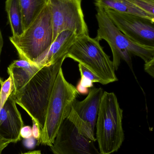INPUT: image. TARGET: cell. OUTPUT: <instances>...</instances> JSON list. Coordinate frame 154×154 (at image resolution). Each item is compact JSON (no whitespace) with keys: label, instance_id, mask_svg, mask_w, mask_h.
I'll use <instances>...</instances> for the list:
<instances>
[{"label":"cell","instance_id":"cell-18","mask_svg":"<svg viewBox=\"0 0 154 154\" xmlns=\"http://www.w3.org/2000/svg\"><path fill=\"white\" fill-rule=\"evenodd\" d=\"M143 10L146 13L154 16V0H127Z\"/></svg>","mask_w":154,"mask_h":154},{"label":"cell","instance_id":"cell-16","mask_svg":"<svg viewBox=\"0 0 154 154\" xmlns=\"http://www.w3.org/2000/svg\"><path fill=\"white\" fill-rule=\"evenodd\" d=\"M24 31L36 19L48 4V0H19Z\"/></svg>","mask_w":154,"mask_h":154},{"label":"cell","instance_id":"cell-19","mask_svg":"<svg viewBox=\"0 0 154 154\" xmlns=\"http://www.w3.org/2000/svg\"><path fill=\"white\" fill-rule=\"evenodd\" d=\"M79 69L80 72V76L82 78H85L89 80L92 82H98L103 84V82L102 80L100 79L95 73H93L91 70L84 66L83 65L80 64L78 65Z\"/></svg>","mask_w":154,"mask_h":154},{"label":"cell","instance_id":"cell-1","mask_svg":"<svg viewBox=\"0 0 154 154\" xmlns=\"http://www.w3.org/2000/svg\"><path fill=\"white\" fill-rule=\"evenodd\" d=\"M66 58L64 56L55 64L41 68L22 88L12 93L16 104L27 112L40 132L55 79Z\"/></svg>","mask_w":154,"mask_h":154},{"label":"cell","instance_id":"cell-2","mask_svg":"<svg viewBox=\"0 0 154 154\" xmlns=\"http://www.w3.org/2000/svg\"><path fill=\"white\" fill-rule=\"evenodd\" d=\"M96 11L98 29L95 38L99 41L104 40L110 46L115 70H118L123 60L134 72L133 55L141 58L145 63L154 59V47L144 46L133 41L117 28L104 10L96 8Z\"/></svg>","mask_w":154,"mask_h":154},{"label":"cell","instance_id":"cell-13","mask_svg":"<svg viewBox=\"0 0 154 154\" xmlns=\"http://www.w3.org/2000/svg\"><path fill=\"white\" fill-rule=\"evenodd\" d=\"M41 68L34 63L20 58L9 65L7 72L11 78L13 84V93L22 88Z\"/></svg>","mask_w":154,"mask_h":154},{"label":"cell","instance_id":"cell-3","mask_svg":"<svg viewBox=\"0 0 154 154\" xmlns=\"http://www.w3.org/2000/svg\"><path fill=\"white\" fill-rule=\"evenodd\" d=\"M77 93V88L65 79L61 68L54 82L38 145L52 146L61 125L72 109Z\"/></svg>","mask_w":154,"mask_h":154},{"label":"cell","instance_id":"cell-9","mask_svg":"<svg viewBox=\"0 0 154 154\" xmlns=\"http://www.w3.org/2000/svg\"><path fill=\"white\" fill-rule=\"evenodd\" d=\"M105 11L117 28L127 37L141 45L154 47V21L113 10Z\"/></svg>","mask_w":154,"mask_h":154},{"label":"cell","instance_id":"cell-24","mask_svg":"<svg viewBox=\"0 0 154 154\" xmlns=\"http://www.w3.org/2000/svg\"><path fill=\"white\" fill-rule=\"evenodd\" d=\"M21 154H42V153L40 151H33Z\"/></svg>","mask_w":154,"mask_h":154},{"label":"cell","instance_id":"cell-17","mask_svg":"<svg viewBox=\"0 0 154 154\" xmlns=\"http://www.w3.org/2000/svg\"><path fill=\"white\" fill-rule=\"evenodd\" d=\"M13 91V84L11 78H9L3 82L0 93V110Z\"/></svg>","mask_w":154,"mask_h":154},{"label":"cell","instance_id":"cell-20","mask_svg":"<svg viewBox=\"0 0 154 154\" xmlns=\"http://www.w3.org/2000/svg\"><path fill=\"white\" fill-rule=\"evenodd\" d=\"M21 137L25 139H29L33 137L32 128L29 126H23L21 129L20 133Z\"/></svg>","mask_w":154,"mask_h":154},{"label":"cell","instance_id":"cell-11","mask_svg":"<svg viewBox=\"0 0 154 154\" xmlns=\"http://www.w3.org/2000/svg\"><path fill=\"white\" fill-rule=\"evenodd\" d=\"M24 126L12 94L0 110V136L10 143L20 139L21 129Z\"/></svg>","mask_w":154,"mask_h":154},{"label":"cell","instance_id":"cell-5","mask_svg":"<svg viewBox=\"0 0 154 154\" xmlns=\"http://www.w3.org/2000/svg\"><path fill=\"white\" fill-rule=\"evenodd\" d=\"M51 14L48 4L36 19L19 36L9 38L20 58L33 63L52 42Z\"/></svg>","mask_w":154,"mask_h":154},{"label":"cell","instance_id":"cell-15","mask_svg":"<svg viewBox=\"0 0 154 154\" xmlns=\"http://www.w3.org/2000/svg\"><path fill=\"white\" fill-rule=\"evenodd\" d=\"M5 10L13 37L19 36L24 31L23 17L19 0H6Z\"/></svg>","mask_w":154,"mask_h":154},{"label":"cell","instance_id":"cell-10","mask_svg":"<svg viewBox=\"0 0 154 154\" xmlns=\"http://www.w3.org/2000/svg\"><path fill=\"white\" fill-rule=\"evenodd\" d=\"M94 142L80 134L74 125L67 119L50 147L53 154H101Z\"/></svg>","mask_w":154,"mask_h":154},{"label":"cell","instance_id":"cell-7","mask_svg":"<svg viewBox=\"0 0 154 154\" xmlns=\"http://www.w3.org/2000/svg\"><path fill=\"white\" fill-rule=\"evenodd\" d=\"M81 2L82 0H48L52 20V42L64 31H70L77 36L89 35Z\"/></svg>","mask_w":154,"mask_h":154},{"label":"cell","instance_id":"cell-22","mask_svg":"<svg viewBox=\"0 0 154 154\" xmlns=\"http://www.w3.org/2000/svg\"><path fill=\"white\" fill-rule=\"evenodd\" d=\"M32 121L33 137L34 138H36L38 140L39 138L40 135V131L38 125L35 123V122L33 121V120H32Z\"/></svg>","mask_w":154,"mask_h":154},{"label":"cell","instance_id":"cell-6","mask_svg":"<svg viewBox=\"0 0 154 154\" xmlns=\"http://www.w3.org/2000/svg\"><path fill=\"white\" fill-rule=\"evenodd\" d=\"M66 58L87 68L102 80L103 85L118 80L113 61L104 51L99 41L89 35L78 36Z\"/></svg>","mask_w":154,"mask_h":154},{"label":"cell","instance_id":"cell-25","mask_svg":"<svg viewBox=\"0 0 154 154\" xmlns=\"http://www.w3.org/2000/svg\"><path fill=\"white\" fill-rule=\"evenodd\" d=\"M3 81L2 79V78L0 77V93H1V89H2V85Z\"/></svg>","mask_w":154,"mask_h":154},{"label":"cell","instance_id":"cell-23","mask_svg":"<svg viewBox=\"0 0 154 154\" xmlns=\"http://www.w3.org/2000/svg\"><path fill=\"white\" fill-rule=\"evenodd\" d=\"M3 39L2 35V32L0 30V60H1V54H2V50L3 47Z\"/></svg>","mask_w":154,"mask_h":154},{"label":"cell","instance_id":"cell-8","mask_svg":"<svg viewBox=\"0 0 154 154\" xmlns=\"http://www.w3.org/2000/svg\"><path fill=\"white\" fill-rule=\"evenodd\" d=\"M103 89L91 88L88 95L82 101L77 99L68 119L74 125L80 134L95 142V129L99 110Z\"/></svg>","mask_w":154,"mask_h":154},{"label":"cell","instance_id":"cell-21","mask_svg":"<svg viewBox=\"0 0 154 154\" xmlns=\"http://www.w3.org/2000/svg\"><path fill=\"white\" fill-rule=\"evenodd\" d=\"M144 69L146 72L151 76L154 78V59L145 63Z\"/></svg>","mask_w":154,"mask_h":154},{"label":"cell","instance_id":"cell-4","mask_svg":"<svg viewBox=\"0 0 154 154\" xmlns=\"http://www.w3.org/2000/svg\"><path fill=\"white\" fill-rule=\"evenodd\" d=\"M123 118V110L115 94L104 91L96 125L100 154H111L121 147L124 139Z\"/></svg>","mask_w":154,"mask_h":154},{"label":"cell","instance_id":"cell-12","mask_svg":"<svg viewBox=\"0 0 154 154\" xmlns=\"http://www.w3.org/2000/svg\"><path fill=\"white\" fill-rule=\"evenodd\" d=\"M77 37L76 33L70 31H62L56 37L49 48L33 63L40 68L55 64L62 57L67 56L70 48Z\"/></svg>","mask_w":154,"mask_h":154},{"label":"cell","instance_id":"cell-14","mask_svg":"<svg viewBox=\"0 0 154 154\" xmlns=\"http://www.w3.org/2000/svg\"><path fill=\"white\" fill-rule=\"evenodd\" d=\"M96 8L137 15L154 21V16L139 9L127 0H95Z\"/></svg>","mask_w":154,"mask_h":154}]
</instances>
